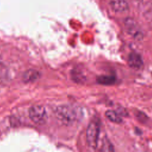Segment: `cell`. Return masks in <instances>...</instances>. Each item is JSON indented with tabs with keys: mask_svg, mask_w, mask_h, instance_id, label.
<instances>
[{
	"mask_svg": "<svg viewBox=\"0 0 152 152\" xmlns=\"http://www.w3.org/2000/svg\"><path fill=\"white\" fill-rule=\"evenodd\" d=\"M55 116L58 119L64 124H72L79 118V110L69 105H61L56 107Z\"/></svg>",
	"mask_w": 152,
	"mask_h": 152,
	"instance_id": "6da1fadb",
	"label": "cell"
},
{
	"mask_svg": "<svg viewBox=\"0 0 152 152\" xmlns=\"http://www.w3.org/2000/svg\"><path fill=\"white\" fill-rule=\"evenodd\" d=\"M124 25L126 33L134 39L140 41L144 38L143 32L137 21L131 17L125 19Z\"/></svg>",
	"mask_w": 152,
	"mask_h": 152,
	"instance_id": "7a4b0ae2",
	"label": "cell"
},
{
	"mask_svg": "<svg viewBox=\"0 0 152 152\" xmlns=\"http://www.w3.org/2000/svg\"><path fill=\"white\" fill-rule=\"evenodd\" d=\"M28 115L30 119L36 124L42 125L46 122L48 119L45 108L41 105H34L29 109Z\"/></svg>",
	"mask_w": 152,
	"mask_h": 152,
	"instance_id": "3957f363",
	"label": "cell"
},
{
	"mask_svg": "<svg viewBox=\"0 0 152 152\" xmlns=\"http://www.w3.org/2000/svg\"><path fill=\"white\" fill-rule=\"evenodd\" d=\"M99 126L96 122H91L87 129V141L88 145L93 148H96L98 144L99 135Z\"/></svg>",
	"mask_w": 152,
	"mask_h": 152,
	"instance_id": "277c9868",
	"label": "cell"
},
{
	"mask_svg": "<svg viewBox=\"0 0 152 152\" xmlns=\"http://www.w3.org/2000/svg\"><path fill=\"white\" fill-rule=\"evenodd\" d=\"M128 64L132 68L140 69L143 64V61L140 54L131 52L128 57Z\"/></svg>",
	"mask_w": 152,
	"mask_h": 152,
	"instance_id": "5b68a950",
	"label": "cell"
},
{
	"mask_svg": "<svg viewBox=\"0 0 152 152\" xmlns=\"http://www.w3.org/2000/svg\"><path fill=\"white\" fill-rule=\"evenodd\" d=\"M40 76L39 72L33 69L27 70L23 75V80L25 83H32L36 81Z\"/></svg>",
	"mask_w": 152,
	"mask_h": 152,
	"instance_id": "8992f818",
	"label": "cell"
},
{
	"mask_svg": "<svg viewBox=\"0 0 152 152\" xmlns=\"http://www.w3.org/2000/svg\"><path fill=\"white\" fill-rule=\"evenodd\" d=\"M110 6L113 11L120 12L125 11L128 8L126 0H112Z\"/></svg>",
	"mask_w": 152,
	"mask_h": 152,
	"instance_id": "52a82bcc",
	"label": "cell"
},
{
	"mask_svg": "<svg viewBox=\"0 0 152 152\" xmlns=\"http://www.w3.org/2000/svg\"><path fill=\"white\" fill-rule=\"evenodd\" d=\"M97 81L100 84L109 86L113 84L116 82V78L112 75H101L97 78Z\"/></svg>",
	"mask_w": 152,
	"mask_h": 152,
	"instance_id": "ba28073f",
	"label": "cell"
},
{
	"mask_svg": "<svg viewBox=\"0 0 152 152\" xmlns=\"http://www.w3.org/2000/svg\"><path fill=\"white\" fill-rule=\"evenodd\" d=\"M100 152H115L112 144L106 137H104L102 140Z\"/></svg>",
	"mask_w": 152,
	"mask_h": 152,
	"instance_id": "9c48e42d",
	"label": "cell"
},
{
	"mask_svg": "<svg viewBox=\"0 0 152 152\" xmlns=\"http://www.w3.org/2000/svg\"><path fill=\"white\" fill-rule=\"evenodd\" d=\"M106 116L110 121L113 122L121 123L122 122V118L115 111L109 110L106 112Z\"/></svg>",
	"mask_w": 152,
	"mask_h": 152,
	"instance_id": "30bf717a",
	"label": "cell"
},
{
	"mask_svg": "<svg viewBox=\"0 0 152 152\" xmlns=\"http://www.w3.org/2000/svg\"><path fill=\"white\" fill-rule=\"evenodd\" d=\"M135 114H136L135 115H136L137 118H138V119L141 122H144L148 119V118L147 117V116L144 113H142L141 112H138Z\"/></svg>",
	"mask_w": 152,
	"mask_h": 152,
	"instance_id": "8fae6325",
	"label": "cell"
}]
</instances>
